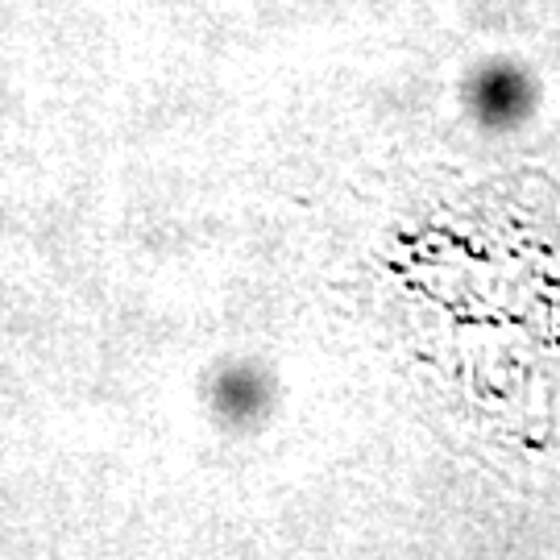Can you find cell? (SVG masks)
<instances>
[{"instance_id":"cell-1","label":"cell","mask_w":560,"mask_h":560,"mask_svg":"<svg viewBox=\"0 0 560 560\" xmlns=\"http://www.w3.org/2000/svg\"><path fill=\"white\" fill-rule=\"evenodd\" d=\"M465 104H469V117L478 120L481 129L511 133L536 108V80L523 71L520 62L494 59L469 75V83H465Z\"/></svg>"},{"instance_id":"cell-2","label":"cell","mask_w":560,"mask_h":560,"mask_svg":"<svg viewBox=\"0 0 560 560\" xmlns=\"http://www.w3.org/2000/svg\"><path fill=\"white\" fill-rule=\"evenodd\" d=\"M212 407L224 423L249 428L270 411V378L258 370H229L212 386Z\"/></svg>"}]
</instances>
